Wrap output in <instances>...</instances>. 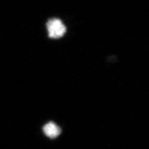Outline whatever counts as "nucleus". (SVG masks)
I'll return each mask as SVG.
<instances>
[{"label": "nucleus", "instance_id": "obj_1", "mask_svg": "<svg viewBox=\"0 0 149 149\" xmlns=\"http://www.w3.org/2000/svg\"><path fill=\"white\" fill-rule=\"evenodd\" d=\"M47 29L50 38L59 39L63 36L66 32V27L58 19H51L47 22Z\"/></svg>", "mask_w": 149, "mask_h": 149}, {"label": "nucleus", "instance_id": "obj_2", "mask_svg": "<svg viewBox=\"0 0 149 149\" xmlns=\"http://www.w3.org/2000/svg\"><path fill=\"white\" fill-rule=\"evenodd\" d=\"M43 131L47 137L50 139H55L61 133V129L54 123L50 122L44 125Z\"/></svg>", "mask_w": 149, "mask_h": 149}]
</instances>
